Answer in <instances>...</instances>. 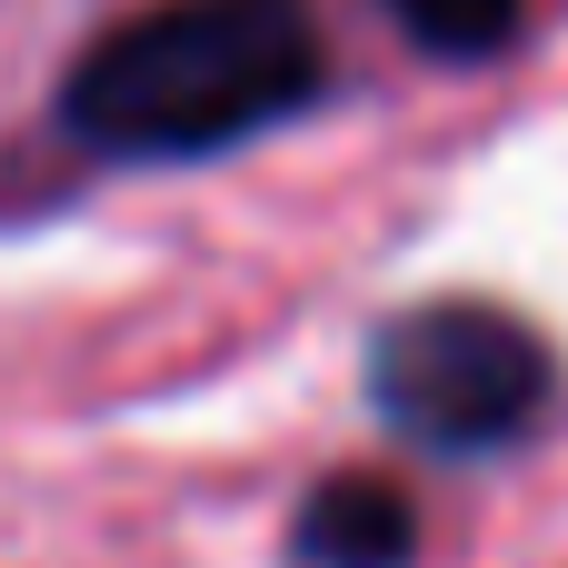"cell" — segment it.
Returning <instances> with one entry per match:
<instances>
[{"label": "cell", "instance_id": "obj_1", "mask_svg": "<svg viewBox=\"0 0 568 568\" xmlns=\"http://www.w3.org/2000/svg\"><path fill=\"white\" fill-rule=\"evenodd\" d=\"M329 90L310 0H160L60 70V130L90 160H220Z\"/></svg>", "mask_w": 568, "mask_h": 568}, {"label": "cell", "instance_id": "obj_2", "mask_svg": "<svg viewBox=\"0 0 568 568\" xmlns=\"http://www.w3.org/2000/svg\"><path fill=\"white\" fill-rule=\"evenodd\" d=\"M359 389L389 439H409L429 459H499L549 419L559 359L499 300H419L369 329Z\"/></svg>", "mask_w": 568, "mask_h": 568}, {"label": "cell", "instance_id": "obj_3", "mask_svg": "<svg viewBox=\"0 0 568 568\" xmlns=\"http://www.w3.org/2000/svg\"><path fill=\"white\" fill-rule=\"evenodd\" d=\"M409 559H419V499L399 479L339 469L290 519V568H409Z\"/></svg>", "mask_w": 568, "mask_h": 568}, {"label": "cell", "instance_id": "obj_4", "mask_svg": "<svg viewBox=\"0 0 568 568\" xmlns=\"http://www.w3.org/2000/svg\"><path fill=\"white\" fill-rule=\"evenodd\" d=\"M389 20L429 50V60H489L519 40L529 0H389Z\"/></svg>", "mask_w": 568, "mask_h": 568}]
</instances>
